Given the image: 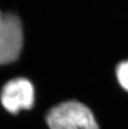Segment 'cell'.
Segmentation results:
<instances>
[{"mask_svg": "<svg viewBox=\"0 0 128 129\" xmlns=\"http://www.w3.org/2000/svg\"><path fill=\"white\" fill-rule=\"evenodd\" d=\"M23 41L19 18L0 11V66L14 62L19 57Z\"/></svg>", "mask_w": 128, "mask_h": 129, "instance_id": "2", "label": "cell"}, {"mask_svg": "<svg viewBox=\"0 0 128 129\" xmlns=\"http://www.w3.org/2000/svg\"><path fill=\"white\" fill-rule=\"evenodd\" d=\"M116 76L121 87L128 92V60L123 61L116 68Z\"/></svg>", "mask_w": 128, "mask_h": 129, "instance_id": "4", "label": "cell"}, {"mask_svg": "<svg viewBox=\"0 0 128 129\" xmlns=\"http://www.w3.org/2000/svg\"><path fill=\"white\" fill-rule=\"evenodd\" d=\"M0 100L4 108L13 114L28 110L34 104V87L27 78L12 79L3 87Z\"/></svg>", "mask_w": 128, "mask_h": 129, "instance_id": "3", "label": "cell"}, {"mask_svg": "<svg viewBox=\"0 0 128 129\" xmlns=\"http://www.w3.org/2000/svg\"><path fill=\"white\" fill-rule=\"evenodd\" d=\"M46 120L50 129H100L92 111L77 101H67L54 107Z\"/></svg>", "mask_w": 128, "mask_h": 129, "instance_id": "1", "label": "cell"}]
</instances>
